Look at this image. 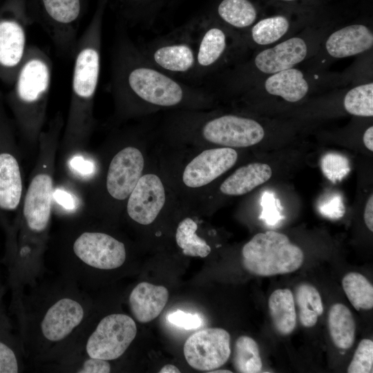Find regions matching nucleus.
Listing matches in <instances>:
<instances>
[{
	"instance_id": "obj_1",
	"label": "nucleus",
	"mask_w": 373,
	"mask_h": 373,
	"mask_svg": "<svg viewBox=\"0 0 373 373\" xmlns=\"http://www.w3.org/2000/svg\"><path fill=\"white\" fill-rule=\"evenodd\" d=\"M17 294L21 343L39 368L72 347L95 307L90 291L47 268L19 285Z\"/></svg>"
},
{
	"instance_id": "obj_2",
	"label": "nucleus",
	"mask_w": 373,
	"mask_h": 373,
	"mask_svg": "<svg viewBox=\"0 0 373 373\" xmlns=\"http://www.w3.org/2000/svg\"><path fill=\"white\" fill-rule=\"evenodd\" d=\"M109 88L117 114L124 117L161 109L198 110L212 101L204 89L154 66L123 30L119 31L112 50Z\"/></svg>"
},
{
	"instance_id": "obj_3",
	"label": "nucleus",
	"mask_w": 373,
	"mask_h": 373,
	"mask_svg": "<svg viewBox=\"0 0 373 373\" xmlns=\"http://www.w3.org/2000/svg\"><path fill=\"white\" fill-rule=\"evenodd\" d=\"M127 259L124 242L80 220L67 225L48 242V269L90 291L102 273L121 269Z\"/></svg>"
},
{
	"instance_id": "obj_4",
	"label": "nucleus",
	"mask_w": 373,
	"mask_h": 373,
	"mask_svg": "<svg viewBox=\"0 0 373 373\" xmlns=\"http://www.w3.org/2000/svg\"><path fill=\"white\" fill-rule=\"evenodd\" d=\"M103 4L79 37L73 55L70 102L66 136L84 138L93 125V108L101 68Z\"/></svg>"
},
{
	"instance_id": "obj_5",
	"label": "nucleus",
	"mask_w": 373,
	"mask_h": 373,
	"mask_svg": "<svg viewBox=\"0 0 373 373\" xmlns=\"http://www.w3.org/2000/svg\"><path fill=\"white\" fill-rule=\"evenodd\" d=\"M52 71L50 56L37 46H28L12 82V98L22 127L32 137L43 125Z\"/></svg>"
},
{
	"instance_id": "obj_6",
	"label": "nucleus",
	"mask_w": 373,
	"mask_h": 373,
	"mask_svg": "<svg viewBox=\"0 0 373 373\" xmlns=\"http://www.w3.org/2000/svg\"><path fill=\"white\" fill-rule=\"evenodd\" d=\"M323 35L309 31L259 50L227 74L225 87L244 91L262 78L294 68L318 51Z\"/></svg>"
},
{
	"instance_id": "obj_7",
	"label": "nucleus",
	"mask_w": 373,
	"mask_h": 373,
	"mask_svg": "<svg viewBox=\"0 0 373 373\" xmlns=\"http://www.w3.org/2000/svg\"><path fill=\"white\" fill-rule=\"evenodd\" d=\"M186 112L174 124L177 131L204 142L229 148H245L260 142L265 130L257 120L237 114L208 115Z\"/></svg>"
},
{
	"instance_id": "obj_8",
	"label": "nucleus",
	"mask_w": 373,
	"mask_h": 373,
	"mask_svg": "<svg viewBox=\"0 0 373 373\" xmlns=\"http://www.w3.org/2000/svg\"><path fill=\"white\" fill-rule=\"evenodd\" d=\"M137 331L135 321L126 314L110 313L97 319L93 312L74 344L62 356L82 354L95 358L117 360L133 342Z\"/></svg>"
},
{
	"instance_id": "obj_9",
	"label": "nucleus",
	"mask_w": 373,
	"mask_h": 373,
	"mask_svg": "<svg viewBox=\"0 0 373 373\" xmlns=\"http://www.w3.org/2000/svg\"><path fill=\"white\" fill-rule=\"evenodd\" d=\"M304 261L302 249L274 231L256 234L242 249V262L249 273L260 276L285 274L298 269Z\"/></svg>"
},
{
	"instance_id": "obj_10",
	"label": "nucleus",
	"mask_w": 373,
	"mask_h": 373,
	"mask_svg": "<svg viewBox=\"0 0 373 373\" xmlns=\"http://www.w3.org/2000/svg\"><path fill=\"white\" fill-rule=\"evenodd\" d=\"M86 0H26L32 23L39 24L61 55L73 58Z\"/></svg>"
},
{
	"instance_id": "obj_11",
	"label": "nucleus",
	"mask_w": 373,
	"mask_h": 373,
	"mask_svg": "<svg viewBox=\"0 0 373 373\" xmlns=\"http://www.w3.org/2000/svg\"><path fill=\"white\" fill-rule=\"evenodd\" d=\"M156 68L178 79L193 80L196 65L195 29L175 30L140 46Z\"/></svg>"
},
{
	"instance_id": "obj_12",
	"label": "nucleus",
	"mask_w": 373,
	"mask_h": 373,
	"mask_svg": "<svg viewBox=\"0 0 373 373\" xmlns=\"http://www.w3.org/2000/svg\"><path fill=\"white\" fill-rule=\"evenodd\" d=\"M30 24L26 0H8L0 9V77L6 82H13L26 55Z\"/></svg>"
},
{
	"instance_id": "obj_13",
	"label": "nucleus",
	"mask_w": 373,
	"mask_h": 373,
	"mask_svg": "<svg viewBox=\"0 0 373 373\" xmlns=\"http://www.w3.org/2000/svg\"><path fill=\"white\" fill-rule=\"evenodd\" d=\"M195 44L193 80L203 79L220 70L246 47L240 35L215 20L195 30Z\"/></svg>"
},
{
	"instance_id": "obj_14",
	"label": "nucleus",
	"mask_w": 373,
	"mask_h": 373,
	"mask_svg": "<svg viewBox=\"0 0 373 373\" xmlns=\"http://www.w3.org/2000/svg\"><path fill=\"white\" fill-rule=\"evenodd\" d=\"M184 355L189 365L195 370L210 371L218 369L230 357V334L218 327L197 332L185 341Z\"/></svg>"
},
{
	"instance_id": "obj_15",
	"label": "nucleus",
	"mask_w": 373,
	"mask_h": 373,
	"mask_svg": "<svg viewBox=\"0 0 373 373\" xmlns=\"http://www.w3.org/2000/svg\"><path fill=\"white\" fill-rule=\"evenodd\" d=\"M145 158L140 149L127 144L111 158L105 177V190L114 202L127 200L144 173Z\"/></svg>"
},
{
	"instance_id": "obj_16",
	"label": "nucleus",
	"mask_w": 373,
	"mask_h": 373,
	"mask_svg": "<svg viewBox=\"0 0 373 373\" xmlns=\"http://www.w3.org/2000/svg\"><path fill=\"white\" fill-rule=\"evenodd\" d=\"M166 202V191L161 178L145 173L126 200V211L131 220L146 226L156 220Z\"/></svg>"
},
{
	"instance_id": "obj_17",
	"label": "nucleus",
	"mask_w": 373,
	"mask_h": 373,
	"mask_svg": "<svg viewBox=\"0 0 373 373\" xmlns=\"http://www.w3.org/2000/svg\"><path fill=\"white\" fill-rule=\"evenodd\" d=\"M233 148L219 147L203 150L184 167L182 182L189 189L204 187L232 168L238 160Z\"/></svg>"
},
{
	"instance_id": "obj_18",
	"label": "nucleus",
	"mask_w": 373,
	"mask_h": 373,
	"mask_svg": "<svg viewBox=\"0 0 373 373\" xmlns=\"http://www.w3.org/2000/svg\"><path fill=\"white\" fill-rule=\"evenodd\" d=\"M323 40L318 50L326 58L343 59L372 49L373 32L365 24L354 23L336 29Z\"/></svg>"
},
{
	"instance_id": "obj_19",
	"label": "nucleus",
	"mask_w": 373,
	"mask_h": 373,
	"mask_svg": "<svg viewBox=\"0 0 373 373\" xmlns=\"http://www.w3.org/2000/svg\"><path fill=\"white\" fill-rule=\"evenodd\" d=\"M312 86L305 73L294 67L267 76L244 91L261 90L269 96L296 103L308 95Z\"/></svg>"
},
{
	"instance_id": "obj_20",
	"label": "nucleus",
	"mask_w": 373,
	"mask_h": 373,
	"mask_svg": "<svg viewBox=\"0 0 373 373\" xmlns=\"http://www.w3.org/2000/svg\"><path fill=\"white\" fill-rule=\"evenodd\" d=\"M168 299L169 291L165 287L142 282L131 291L128 305L135 319L145 323L160 314Z\"/></svg>"
},
{
	"instance_id": "obj_21",
	"label": "nucleus",
	"mask_w": 373,
	"mask_h": 373,
	"mask_svg": "<svg viewBox=\"0 0 373 373\" xmlns=\"http://www.w3.org/2000/svg\"><path fill=\"white\" fill-rule=\"evenodd\" d=\"M292 30L290 19L276 15L258 20L242 38L246 47L262 49L283 41Z\"/></svg>"
},
{
	"instance_id": "obj_22",
	"label": "nucleus",
	"mask_w": 373,
	"mask_h": 373,
	"mask_svg": "<svg viewBox=\"0 0 373 373\" xmlns=\"http://www.w3.org/2000/svg\"><path fill=\"white\" fill-rule=\"evenodd\" d=\"M271 175V168L267 164L249 163L229 175L220 184V191L226 195H242L268 181Z\"/></svg>"
},
{
	"instance_id": "obj_23",
	"label": "nucleus",
	"mask_w": 373,
	"mask_h": 373,
	"mask_svg": "<svg viewBox=\"0 0 373 373\" xmlns=\"http://www.w3.org/2000/svg\"><path fill=\"white\" fill-rule=\"evenodd\" d=\"M22 193V178L18 161L10 153H0V209L15 210L20 203Z\"/></svg>"
},
{
	"instance_id": "obj_24",
	"label": "nucleus",
	"mask_w": 373,
	"mask_h": 373,
	"mask_svg": "<svg viewBox=\"0 0 373 373\" xmlns=\"http://www.w3.org/2000/svg\"><path fill=\"white\" fill-rule=\"evenodd\" d=\"M217 15L220 23L242 36L258 21V12L250 0H222Z\"/></svg>"
},
{
	"instance_id": "obj_25",
	"label": "nucleus",
	"mask_w": 373,
	"mask_h": 373,
	"mask_svg": "<svg viewBox=\"0 0 373 373\" xmlns=\"http://www.w3.org/2000/svg\"><path fill=\"white\" fill-rule=\"evenodd\" d=\"M269 314L276 331L284 336L291 334L296 327L297 315L293 294L289 289H278L268 300Z\"/></svg>"
},
{
	"instance_id": "obj_26",
	"label": "nucleus",
	"mask_w": 373,
	"mask_h": 373,
	"mask_svg": "<svg viewBox=\"0 0 373 373\" xmlns=\"http://www.w3.org/2000/svg\"><path fill=\"white\" fill-rule=\"evenodd\" d=\"M328 328L336 347L347 350L352 346L355 337V322L347 306L339 303L331 306L328 313Z\"/></svg>"
},
{
	"instance_id": "obj_27",
	"label": "nucleus",
	"mask_w": 373,
	"mask_h": 373,
	"mask_svg": "<svg viewBox=\"0 0 373 373\" xmlns=\"http://www.w3.org/2000/svg\"><path fill=\"white\" fill-rule=\"evenodd\" d=\"M296 301L302 325L305 327H314L318 316L323 313L321 297L317 289L309 283L300 284L296 289Z\"/></svg>"
},
{
	"instance_id": "obj_28",
	"label": "nucleus",
	"mask_w": 373,
	"mask_h": 373,
	"mask_svg": "<svg viewBox=\"0 0 373 373\" xmlns=\"http://www.w3.org/2000/svg\"><path fill=\"white\" fill-rule=\"evenodd\" d=\"M197 229L198 224L192 218H184L177 227L175 241L184 255L205 258L211 253V247L198 236Z\"/></svg>"
},
{
	"instance_id": "obj_29",
	"label": "nucleus",
	"mask_w": 373,
	"mask_h": 373,
	"mask_svg": "<svg viewBox=\"0 0 373 373\" xmlns=\"http://www.w3.org/2000/svg\"><path fill=\"white\" fill-rule=\"evenodd\" d=\"M342 287L356 310L373 307V286L365 276L358 272H350L343 277Z\"/></svg>"
},
{
	"instance_id": "obj_30",
	"label": "nucleus",
	"mask_w": 373,
	"mask_h": 373,
	"mask_svg": "<svg viewBox=\"0 0 373 373\" xmlns=\"http://www.w3.org/2000/svg\"><path fill=\"white\" fill-rule=\"evenodd\" d=\"M233 367L241 373L260 372L262 363L259 347L256 341L248 336H241L236 341L233 356Z\"/></svg>"
},
{
	"instance_id": "obj_31",
	"label": "nucleus",
	"mask_w": 373,
	"mask_h": 373,
	"mask_svg": "<svg viewBox=\"0 0 373 373\" xmlns=\"http://www.w3.org/2000/svg\"><path fill=\"white\" fill-rule=\"evenodd\" d=\"M344 109L350 115L370 117L373 116V83L369 82L355 86L345 94Z\"/></svg>"
},
{
	"instance_id": "obj_32",
	"label": "nucleus",
	"mask_w": 373,
	"mask_h": 373,
	"mask_svg": "<svg viewBox=\"0 0 373 373\" xmlns=\"http://www.w3.org/2000/svg\"><path fill=\"white\" fill-rule=\"evenodd\" d=\"M373 372V341L362 339L348 367V373H372Z\"/></svg>"
},
{
	"instance_id": "obj_33",
	"label": "nucleus",
	"mask_w": 373,
	"mask_h": 373,
	"mask_svg": "<svg viewBox=\"0 0 373 373\" xmlns=\"http://www.w3.org/2000/svg\"><path fill=\"white\" fill-rule=\"evenodd\" d=\"M19 352L0 340V373H17L23 367Z\"/></svg>"
},
{
	"instance_id": "obj_34",
	"label": "nucleus",
	"mask_w": 373,
	"mask_h": 373,
	"mask_svg": "<svg viewBox=\"0 0 373 373\" xmlns=\"http://www.w3.org/2000/svg\"><path fill=\"white\" fill-rule=\"evenodd\" d=\"M167 319L171 323L185 329H196L200 327L202 324V320L198 314L185 313L181 310H177L170 314Z\"/></svg>"
},
{
	"instance_id": "obj_35",
	"label": "nucleus",
	"mask_w": 373,
	"mask_h": 373,
	"mask_svg": "<svg viewBox=\"0 0 373 373\" xmlns=\"http://www.w3.org/2000/svg\"><path fill=\"white\" fill-rule=\"evenodd\" d=\"M70 166L82 175H90L93 171V164L81 156L74 157L70 162Z\"/></svg>"
},
{
	"instance_id": "obj_36",
	"label": "nucleus",
	"mask_w": 373,
	"mask_h": 373,
	"mask_svg": "<svg viewBox=\"0 0 373 373\" xmlns=\"http://www.w3.org/2000/svg\"><path fill=\"white\" fill-rule=\"evenodd\" d=\"M53 199L67 210H72L75 207L74 198L65 191L61 189L54 191Z\"/></svg>"
},
{
	"instance_id": "obj_37",
	"label": "nucleus",
	"mask_w": 373,
	"mask_h": 373,
	"mask_svg": "<svg viewBox=\"0 0 373 373\" xmlns=\"http://www.w3.org/2000/svg\"><path fill=\"white\" fill-rule=\"evenodd\" d=\"M365 223L371 231H373V194L369 196L364 209L363 214Z\"/></svg>"
},
{
	"instance_id": "obj_38",
	"label": "nucleus",
	"mask_w": 373,
	"mask_h": 373,
	"mask_svg": "<svg viewBox=\"0 0 373 373\" xmlns=\"http://www.w3.org/2000/svg\"><path fill=\"white\" fill-rule=\"evenodd\" d=\"M363 144L370 151H373V126L368 127L363 136Z\"/></svg>"
},
{
	"instance_id": "obj_39",
	"label": "nucleus",
	"mask_w": 373,
	"mask_h": 373,
	"mask_svg": "<svg viewBox=\"0 0 373 373\" xmlns=\"http://www.w3.org/2000/svg\"><path fill=\"white\" fill-rule=\"evenodd\" d=\"M160 373H180V370L172 364H167L163 366L159 371Z\"/></svg>"
},
{
	"instance_id": "obj_40",
	"label": "nucleus",
	"mask_w": 373,
	"mask_h": 373,
	"mask_svg": "<svg viewBox=\"0 0 373 373\" xmlns=\"http://www.w3.org/2000/svg\"><path fill=\"white\" fill-rule=\"evenodd\" d=\"M209 372L211 373H231L232 372L229 370H213V371H209Z\"/></svg>"
},
{
	"instance_id": "obj_41",
	"label": "nucleus",
	"mask_w": 373,
	"mask_h": 373,
	"mask_svg": "<svg viewBox=\"0 0 373 373\" xmlns=\"http://www.w3.org/2000/svg\"><path fill=\"white\" fill-rule=\"evenodd\" d=\"M276 1H282V2L291 3V2H297V1H300V0H276Z\"/></svg>"
}]
</instances>
